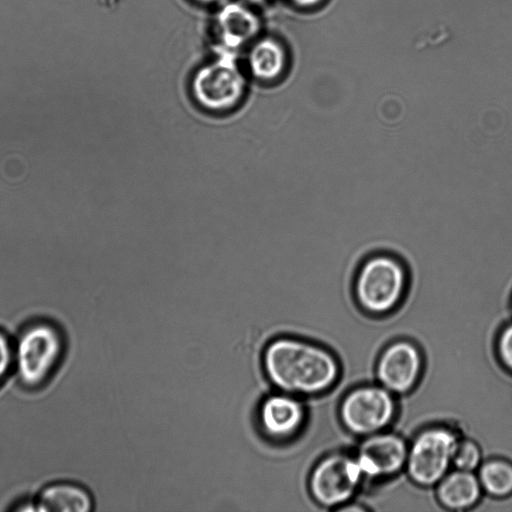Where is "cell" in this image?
Segmentation results:
<instances>
[{"label": "cell", "mask_w": 512, "mask_h": 512, "mask_svg": "<svg viewBox=\"0 0 512 512\" xmlns=\"http://www.w3.org/2000/svg\"><path fill=\"white\" fill-rule=\"evenodd\" d=\"M190 95L202 112L225 116L236 111L244 101L247 80L234 53L220 52L211 62L198 68L190 81Z\"/></svg>", "instance_id": "3"}, {"label": "cell", "mask_w": 512, "mask_h": 512, "mask_svg": "<svg viewBox=\"0 0 512 512\" xmlns=\"http://www.w3.org/2000/svg\"><path fill=\"white\" fill-rule=\"evenodd\" d=\"M460 438L452 429L434 426L419 432L408 447L406 470L422 487L437 485L453 465Z\"/></svg>", "instance_id": "5"}, {"label": "cell", "mask_w": 512, "mask_h": 512, "mask_svg": "<svg viewBox=\"0 0 512 512\" xmlns=\"http://www.w3.org/2000/svg\"><path fill=\"white\" fill-rule=\"evenodd\" d=\"M290 2L301 8H311L321 4L323 0H290Z\"/></svg>", "instance_id": "19"}, {"label": "cell", "mask_w": 512, "mask_h": 512, "mask_svg": "<svg viewBox=\"0 0 512 512\" xmlns=\"http://www.w3.org/2000/svg\"><path fill=\"white\" fill-rule=\"evenodd\" d=\"M482 490L478 476L472 471L456 469L447 473L437 484L436 496L445 508L464 510L479 501Z\"/></svg>", "instance_id": "14"}, {"label": "cell", "mask_w": 512, "mask_h": 512, "mask_svg": "<svg viewBox=\"0 0 512 512\" xmlns=\"http://www.w3.org/2000/svg\"><path fill=\"white\" fill-rule=\"evenodd\" d=\"M408 446L398 434L378 432L361 442L355 458L364 478L390 477L406 466Z\"/></svg>", "instance_id": "8"}, {"label": "cell", "mask_w": 512, "mask_h": 512, "mask_svg": "<svg viewBox=\"0 0 512 512\" xmlns=\"http://www.w3.org/2000/svg\"><path fill=\"white\" fill-rule=\"evenodd\" d=\"M395 413L393 393L381 385L357 387L340 404V418L347 430L365 437L383 431Z\"/></svg>", "instance_id": "6"}, {"label": "cell", "mask_w": 512, "mask_h": 512, "mask_svg": "<svg viewBox=\"0 0 512 512\" xmlns=\"http://www.w3.org/2000/svg\"><path fill=\"white\" fill-rule=\"evenodd\" d=\"M214 28L219 51L235 53L254 41L260 31V20L242 2H222L215 16Z\"/></svg>", "instance_id": "11"}, {"label": "cell", "mask_w": 512, "mask_h": 512, "mask_svg": "<svg viewBox=\"0 0 512 512\" xmlns=\"http://www.w3.org/2000/svg\"><path fill=\"white\" fill-rule=\"evenodd\" d=\"M410 270L404 259L391 251H375L359 263L353 279L357 304L371 314L394 310L404 299Z\"/></svg>", "instance_id": "2"}, {"label": "cell", "mask_w": 512, "mask_h": 512, "mask_svg": "<svg viewBox=\"0 0 512 512\" xmlns=\"http://www.w3.org/2000/svg\"><path fill=\"white\" fill-rule=\"evenodd\" d=\"M268 380L281 392L294 396L316 395L335 384L340 368L334 355L322 346L293 337L272 340L263 352Z\"/></svg>", "instance_id": "1"}, {"label": "cell", "mask_w": 512, "mask_h": 512, "mask_svg": "<svg viewBox=\"0 0 512 512\" xmlns=\"http://www.w3.org/2000/svg\"><path fill=\"white\" fill-rule=\"evenodd\" d=\"M247 2H250V3H261V2H264L266 0H245Z\"/></svg>", "instance_id": "21"}, {"label": "cell", "mask_w": 512, "mask_h": 512, "mask_svg": "<svg viewBox=\"0 0 512 512\" xmlns=\"http://www.w3.org/2000/svg\"><path fill=\"white\" fill-rule=\"evenodd\" d=\"M286 59V52L279 41L263 37L252 42L247 54V68L257 81L272 83L282 77Z\"/></svg>", "instance_id": "13"}, {"label": "cell", "mask_w": 512, "mask_h": 512, "mask_svg": "<svg viewBox=\"0 0 512 512\" xmlns=\"http://www.w3.org/2000/svg\"><path fill=\"white\" fill-rule=\"evenodd\" d=\"M13 368V343L6 333L0 330V383Z\"/></svg>", "instance_id": "18"}, {"label": "cell", "mask_w": 512, "mask_h": 512, "mask_svg": "<svg viewBox=\"0 0 512 512\" xmlns=\"http://www.w3.org/2000/svg\"><path fill=\"white\" fill-rule=\"evenodd\" d=\"M64 352V338L51 322L39 320L24 327L13 343V368L28 389L42 386L53 374Z\"/></svg>", "instance_id": "4"}, {"label": "cell", "mask_w": 512, "mask_h": 512, "mask_svg": "<svg viewBox=\"0 0 512 512\" xmlns=\"http://www.w3.org/2000/svg\"><path fill=\"white\" fill-rule=\"evenodd\" d=\"M301 401L288 393H276L261 401L257 411L260 432L270 441L282 443L294 438L305 422Z\"/></svg>", "instance_id": "10"}, {"label": "cell", "mask_w": 512, "mask_h": 512, "mask_svg": "<svg viewBox=\"0 0 512 512\" xmlns=\"http://www.w3.org/2000/svg\"><path fill=\"white\" fill-rule=\"evenodd\" d=\"M422 370V358L416 345L397 341L380 354L376 376L381 386L393 394H405L413 389Z\"/></svg>", "instance_id": "9"}, {"label": "cell", "mask_w": 512, "mask_h": 512, "mask_svg": "<svg viewBox=\"0 0 512 512\" xmlns=\"http://www.w3.org/2000/svg\"><path fill=\"white\" fill-rule=\"evenodd\" d=\"M482 449L473 439H460L454 453L453 466L464 471H474L482 461Z\"/></svg>", "instance_id": "16"}, {"label": "cell", "mask_w": 512, "mask_h": 512, "mask_svg": "<svg viewBox=\"0 0 512 512\" xmlns=\"http://www.w3.org/2000/svg\"><path fill=\"white\" fill-rule=\"evenodd\" d=\"M200 4H203V5H212V4H218V3H222L223 0H194Z\"/></svg>", "instance_id": "20"}, {"label": "cell", "mask_w": 512, "mask_h": 512, "mask_svg": "<svg viewBox=\"0 0 512 512\" xmlns=\"http://www.w3.org/2000/svg\"><path fill=\"white\" fill-rule=\"evenodd\" d=\"M478 479L490 496L504 498L512 494V463L504 459H490L479 467Z\"/></svg>", "instance_id": "15"}, {"label": "cell", "mask_w": 512, "mask_h": 512, "mask_svg": "<svg viewBox=\"0 0 512 512\" xmlns=\"http://www.w3.org/2000/svg\"><path fill=\"white\" fill-rule=\"evenodd\" d=\"M497 352L502 364L512 371V324L501 331L497 340Z\"/></svg>", "instance_id": "17"}, {"label": "cell", "mask_w": 512, "mask_h": 512, "mask_svg": "<svg viewBox=\"0 0 512 512\" xmlns=\"http://www.w3.org/2000/svg\"><path fill=\"white\" fill-rule=\"evenodd\" d=\"M33 511L89 512L93 509L91 494L71 482H55L44 486L32 500Z\"/></svg>", "instance_id": "12"}, {"label": "cell", "mask_w": 512, "mask_h": 512, "mask_svg": "<svg viewBox=\"0 0 512 512\" xmlns=\"http://www.w3.org/2000/svg\"><path fill=\"white\" fill-rule=\"evenodd\" d=\"M364 479L355 456L334 453L322 458L309 477V491L324 507L345 505Z\"/></svg>", "instance_id": "7"}]
</instances>
